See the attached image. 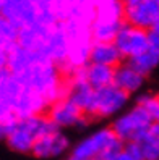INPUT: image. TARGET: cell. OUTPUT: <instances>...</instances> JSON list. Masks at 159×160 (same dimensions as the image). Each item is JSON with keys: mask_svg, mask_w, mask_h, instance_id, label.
Listing matches in <instances>:
<instances>
[{"mask_svg": "<svg viewBox=\"0 0 159 160\" xmlns=\"http://www.w3.org/2000/svg\"><path fill=\"white\" fill-rule=\"evenodd\" d=\"M15 78L23 88L31 89L44 97L49 105L62 97H67V78H63L60 70L49 58H37Z\"/></svg>", "mask_w": 159, "mask_h": 160, "instance_id": "6da1fadb", "label": "cell"}, {"mask_svg": "<svg viewBox=\"0 0 159 160\" xmlns=\"http://www.w3.org/2000/svg\"><path fill=\"white\" fill-rule=\"evenodd\" d=\"M57 128L45 115H34L28 118H18L13 129L10 131L8 138L5 139L8 147L20 154H31V147L34 141L42 136L52 133Z\"/></svg>", "mask_w": 159, "mask_h": 160, "instance_id": "7a4b0ae2", "label": "cell"}, {"mask_svg": "<svg viewBox=\"0 0 159 160\" xmlns=\"http://www.w3.org/2000/svg\"><path fill=\"white\" fill-rule=\"evenodd\" d=\"M151 123H153V118L149 117L148 110L143 105L136 103L135 107L125 112L124 115L117 117L110 129L114 131V134L120 141L128 142V141H138L148 131Z\"/></svg>", "mask_w": 159, "mask_h": 160, "instance_id": "3957f363", "label": "cell"}, {"mask_svg": "<svg viewBox=\"0 0 159 160\" xmlns=\"http://www.w3.org/2000/svg\"><path fill=\"white\" fill-rule=\"evenodd\" d=\"M67 84H68L67 97L89 120L96 118V91L86 82L83 68L77 70L70 78H67Z\"/></svg>", "mask_w": 159, "mask_h": 160, "instance_id": "277c9868", "label": "cell"}, {"mask_svg": "<svg viewBox=\"0 0 159 160\" xmlns=\"http://www.w3.org/2000/svg\"><path fill=\"white\" fill-rule=\"evenodd\" d=\"M0 15L7 21H10L16 29H21L37 21L41 15V7L37 0H2Z\"/></svg>", "mask_w": 159, "mask_h": 160, "instance_id": "5b68a950", "label": "cell"}, {"mask_svg": "<svg viewBox=\"0 0 159 160\" xmlns=\"http://www.w3.org/2000/svg\"><path fill=\"white\" fill-rule=\"evenodd\" d=\"M112 42L115 44L124 60L136 57V55L143 53L149 49L148 31L140 29V28H133L127 23L120 26V29L117 31Z\"/></svg>", "mask_w": 159, "mask_h": 160, "instance_id": "8992f818", "label": "cell"}, {"mask_svg": "<svg viewBox=\"0 0 159 160\" xmlns=\"http://www.w3.org/2000/svg\"><path fill=\"white\" fill-rule=\"evenodd\" d=\"M159 20V5L151 0H130L124 8V23L140 28V29H151Z\"/></svg>", "mask_w": 159, "mask_h": 160, "instance_id": "52a82bcc", "label": "cell"}, {"mask_svg": "<svg viewBox=\"0 0 159 160\" xmlns=\"http://www.w3.org/2000/svg\"><path fill=\"white\" fill-rule=\"evenodd\" d=\"M45 117L60 129L68 126H85L89 121V118L68 97H62L50 103L45 112Z\"/></svg>", "mask_w": 159, "mask_h": 160, "instance_id": "ba28073f", "label": "cell"}, {"mask_svg": "<svg viewBox=\"0 0 159 160\" xmlns=\"http://www.w3.org/2000/svg\"><path fill=\"white\" fill-rule=\"evenodd\" d=\"M115 138L117 136L114 134V131H112L110 128L98 129L96 133H93L91 136H88L83 141H80V142L72 149V154H70V157L67 160L98 158Z\"/></svg>", "mask_w": 159, "mask_h": 160, "instance_id": "9c48e42d", "label": "cell"}, {"mask_svg": "<svg viewBox=\"0 0 159 160\" xmlns=\"http://www.w3.org/2000/svg\"><path fill=\"white\" fill-rule=\"evenodd\" d=\"M67 53H68V37L67 32H65L63 21H57L50 28L47 37H45L44 55L63 74L65 65H67Z\"/></svg>", "mask_w": 159, "mask_h": 160, "instance_id": "30bf717a", "label": "cell"}, {"mask_svg": "<svg viewBox=\"0 0 159 160\" xmlns=\"http://www.w3.org/2000/svg\"><path fill=\"white\" fill-rule=\"evenodd\" d=\"M130 100V94L124 92L114 84H109L106 88L96 89V118H107L114 117Z\"/></svg>", "mask_w": 159, "mask_h": 160, "instance_id": "8fae6325", "label": "cell"}, {"mask_svg": "<svg viewBox=\"0 0 159 160\" xmlns=\"http://www.w3.org/2000/svg\"><path fill=\"white\" fill-rule=\"evenodd\" d=\"M70 147V139L62 133V129H55L52 133L39 136L31 147V154L37 158H52L65 154Z\"/></svg>", "mask_w": 159, "mask_h": 160, "instance_id": "7c38bea8", "label": "cell"}, {"mask_svg": "<svg viewBox=\"0 0 159 160\" xmlns=\"http://www.w3.org/2000/svg\"><path fill=\"white\" fill-rule=\"evenodd\" d=\"M21 92V84L7 68L0 70V121L16 118L13 113L15 102Z\"/></svg>", "mask_w": 159, "mask_h": 160, "instance_id": "4fadbf2b", "label": "cell"}, {"mask_svg": "<svg viewBox=\"0 0 159 160\" xmlns=\"http://www.w3.org/2000/svg\"><path fill=\"white\" fill-rule=\"evenodd\" d=\"M47 108H49V103L44 97L33 92L31 89L21 86V92L13 107V113L16 118H28L34 115H45Z\"/></svg>", "mask_w": 159, "mask_h": 160, "instance_id": "5bb4252c", "label": "cell"}, {"mask_svg": "<svg viewBox=\"0 0 159 160\" xmlns=\"http://www.w3.org/2000/svg\"><path fill=\"white\" fill-rule=\"evenodd\" d=\"M112 84L122 89L127 94H133L140 91L145 84V76L136 73L127 62L119 63L114 67V76H112Z\"/></svg>", "mask_w": 159, "mask_h": 160, "instance_id": "9a60e30c", "label": "cell"}, {"mask_svg": "<svg viewBox=\"0 0 159 160\" xmlns=\"http://www.w3.org/2000/svg\"><path fill=\"white\" fill-rule=\"evenodd\" d=\"M124 58L114 42H93L89 49V63L107 65V67H117L122 63Z\"/></svg>", "mask_w": 159, "mask_h": 160, "instance_id": "2e32d148", "label": "cell"}, {"mask_svg": "<svg viewBox=\"0 0 159 160\" xmlns=\"http://www.w3.org/2000/svg\"><path fill=\"white\" fill-rule=\"evenodd\" d=\"M124 21L120 20H106V18H96L89 24V36L93 42H112L120 29Z\"/></svg>", "mask_w": 159, "mask_h": 160, "instance_id": "e0dca14e", "label": "cell"}, {"mask_svg": "<svg viewBox=\"0 0 159 160\" xmlns=\"http://www.w3.org/2000/svg\"><path fill=\"white\" fill-rule=\"evenodd\" d=\"M86 82L93 89H101L112 84V76H114V68L107 65H98V63H88L83 68Z\"/></svg>", "mask_w": 159, "mask_h": 160, "instance_id": "ac0fdd59", "label": "cell"}, {"mask_svg": "<svg viewBox=\"0 0 159 160\" xmlns=\"http://www.w3.org/2000/svg\"><path fill=\"white\" fill-rule=\"evenodd\" d=\"M127 63L132 67L136 73H140L141 76H148L157 65H159V52H156L154 49H149L143 53L136 55V57L127 58Z\"/></svg>", "mask_w": 159, "mask_h": 160, "instance_id": "d6986e66", "label": "cell"}, {"mask_svg": "<svg viewBox=\"0 0 159 160\" xmlns=\"http://www.w3.org/2000/svg\"><path fill=\"white\" fill-rule=\"evenodd\" d=\"M16 37H18V29L5 18L0 15V39H3L8 44H16Z\"/></svg>", "mask_w": 159, "mask_h": 160, "instance_id": "ffe728a7", "label": "cell"}, {"mask_svg": "<svg viewBox=\"0 0 159 160\" xmlns=\"http://www.w3.org/2000/svg\"><path fill=\"white\" fill-rule=\"evenodd\" d=\"M18 118H10V120H2L0 121V141H5L10 134V131L13 129L15 123Z\"/></svg>", "mask_w": 159, "mask_h": 160, "instance_id": "44dd1931", "label": "cell"}, {"mask_svg": "<svg viewBox=\"0 0 159 160\" xmlns=\"http://www.w3.org/2000/svg\"><path fill=\"white\" fill-rule=\"evenodd\" d=\"M148 41H149V47L159 52V28L157 26H153L151 29H148Z\"/></svg>", "mask_w": 159, "mask_h": 160, "instance_id": "7402d4cb", "label": "cell"}, {"mask_svg": "<svg viewBox=\"0 0 159 160\" xmlns=\"http://www.w3.org/2000/svg\"><path fill=\"white\" fill-rule=\"evenodd\" d=\"M148 131H149V134L153 136V139L156 141V144H157V147H159V123H151V126L148 128Z\"/></svg>", "mask_w": 159, "mask_h": 160, "instance_id": "603a6c76", "label": "cell"}, {"mask_svg": "<svg viewBox=\"0 0 159 160\" xmlns=\"http://www.w3.org/2000/svg\"><path fill=\"white\" fill-rule=\"evenodd\" d=\"M114 160H136V158H135V157H132V155H130V154L127 152V150H124V149H122V152H119V154H117V157H115Z\"/></svg>", "mask_w": 159, "mask_h": 160, "instance_id": "cb8c5ba5", "label": "cell"}, {"mask_svg": "<svg viewBox=\"0 0 159 160\" xmlns=\"http://www.w3.org/2000/svg\"><path fill=\"white\" fill-rule=\"evenodd\" d=\"M151 2H154V3H157V5H159V0H151Z\"/></svg>", "mask_w": 159, "mask_h": 160, "instance_id": "d4e9b609", "label": "cell"}, {"mask_svg": "<svg viewBox=\"0 0 159 160\" xmlns=\"http://www.w3.org/2000/svg\"><path fill=\"white\" fill-rule=\"evenodd\" d=\"M122 2H124V3H127V2H130V0H122Z\"/></svg>", "mask_w": 159, "mask_h": 160, "instance_id": "484cf974", "label": "cell"}, {"mask_svg": "<svg viewBox=\"0 0 159 160\" xmlns=\"http://www.w3.org/2000/svg\"><path fill=\"white\" fill-rule=\"evenodd\" d=\"M0 8H2V0H0Z\"/></svg>", "mask_w": 159, "mask_h": 160, "instance_id": "4316f807", "label": "cell"}, {"mask_svg": "<svg viewBox=\"0 0 159 160\" xmlns=\"http://www.w3.org/2000/svg\"><path fill=\"white\" fill-rule=\"evenodd\" d=\"M88 160H98V158H88Z\"/></svg>", "mask_w": 159, "mask_h": 160, "instance_id": "83f0119b", "label": "cell"}]
</instances>
